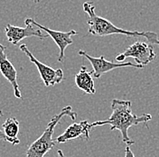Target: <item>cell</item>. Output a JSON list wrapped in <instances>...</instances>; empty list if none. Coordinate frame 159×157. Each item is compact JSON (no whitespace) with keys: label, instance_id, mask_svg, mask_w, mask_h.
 I'll use <instances>...</instances> for the list:
<instances>
[{"label":"cell","instance_id":"1","mask_svg":"<svg viewBox=\"0 0 159 157\" xmlns=\"http://www.w3.org/2000/svg\"><path fill=\"white\" fill-rule=\"evenodd\" d=\"M112 114L110 116L103 121H96L90 124V127L109 125L110 131L119 130L121 133L122 142L128 145H132L135 144L133 140L129 136V129L133 125H138L139 124H147L151 121L152 115L149 114H144L142 115H136L132 113L131 102L129 100H119L112 99L111 101Z\"/></svg>","mask_w":159,"mask_h":157},{"label":"cell","instance_id":"2","mask_svg":"<svg viewBox=\"0 0 159 157\" xmlns=\"http://www.w3.org/2000/svg\"><path fill=\"white\" fill-rule=\"evenodd\" d=\"M83 10L88 16L87 24L89 26L88 32L90 35L97 37H106L110 35H124L129 37H144L150 44L158 45V35L150 31H130L116 27L109 20L98 16L95 12V5L93 2H85L83 4Z\"/></svg>","mask_w":159,"mask_h":157},{"label":"cell","instance_id":"4","mask_svg":"<svg viewBox=\"0 0 159 157\" xmlns=\"http://www.w3.org/2000/svg\"><path fill=\"white\" fill-rule=\"evenodd\" d=\"M128 57L134 58L136 64L144 66L152 62L154 59H156L157 54L155 53L154 48L151 45L146 42L137 41L131 46H129L123 53L117 55L116 61L118 63H122Z\"/></svg>","mask_w":159,"mask_h":157},{"label":"cell","instance_id":"5","mask_svg":"<svg viewBox=\"0 0 159 157\" xmlns=\"http://www.w3.org/2000/svg\"><path fill=\"white\" fill-rule=\"evenodd\" d=\"M80 56L85 57L89 60L90 65L92 66V76L95 78H99L102 75L110 72L116 68H121V67H134L137 69H142L144 66L138 64H133L132 62H127V63H114L111 61L106 60L103 56L99 57H94L89 56V54L83 50H80L78 52Z\"/></svg>","mask_w":159,"mask_h":157},{"label":"cell","instance_id":"10","mask_svg":"<svg viewBox=\"0 0 159 157\" xmlns=\"http://www.w3.org/2000/svg\"><path fill=\"white\" fill-rule=\"evenodd\" d=\"M91 129L90 124H89L87 120H83L80 123H73L68 126L61 135L56 137L54 141L56 144H64L77 138H84L88 141L89 138V131Z\"/></svg>","mask_w":159,"mask_h":157},{"label":"cell","instance_id":"13","mask_svg":"<svg viewBox=\"0 0 159 157\" xmlns=\"http://www.w3.org/2000/svg\"><path fill=\"white\" fill-rule=\"evenodd\" d=\"M125 157H135V155L132 152V150L130 149L129 145H128L125 149Z\"/></svg>","mask_w":159,"mask_h":157},{"label":"cell","instance_id":"6","mask_svg":"<svg viewBox=\"0 0 159 157\" xmlns=\"http://www.w3.org/2000/svg\"><path fill=\"white\" fill-rule=\"evenodd\" d=\"M19 48L22 52H24L27 56V57L30 59V61L32 63H34V66L37 67L40 76H41V78L43 80L45 86H53L55 85L60 84L63 80L64 75H63V72L61 69H53L51 66H48L47 65L40 62L38 59H36L33 56V54L28 49L27 46L25 44L21 45Z\"/></svg>","mask_w":159,"mask_h":157},{"label":"cell","instance_id":"8","mask_svg":"<svg viewBox=\"0 0 159 157\" xmlns=\"http://www.w3.org/2000/svg\"><path fill=\"white\" fill-rule=\"evenodd\" d=\"M25 20H27L31 24L37 27L41 30H43L49 37H51L52 38V40L55 42V44L57 45V47H59L60 49L58 62L62 63L63 60H64V57H65V49L67 48L68 46L71 45L73 43L72 36L77 35V32L75 30H70L69 32H61V31L52 30L48 28V27H44V26H42L41 24L37 23L35 20H34L33 18H26Z\"/></svg>","mask_w":159,"mask_h":157},{"label":"cell","instance_id":"12","mask_svg":"<svg viewBox=\"0 0 159 157\" xmlns=\"http://www.w3.org/2000/svg\"><path fill=\"white\" fill-rule=\"evenodd\" d=\"M6 141L13 145H19L20 140L17 137L19 133V121L15 117H10L5 121L2 125Z\"/></svg>","mask_w":159,"mask_h":157},{"label":"cell","instance_id":"11","mask_svg":"<svg viewBox=\"0 0 159 157\" xmlns=\"http://www.w3.org/2000/svg\"><path fill=\"white\" fill-rule=\"evenodd\" d=\"M75 84L77 87L82 90L86 94H95L96 89L94 86V80L92 76V72L82 66L79 73L75 76Z\"/></svg>","mask_w":159,"mask_h":157},{"label":"cell","instance_id":"15","mask_svg":"<svg viewBox=\"0 0 159 157\" xmlns=\"http://www.w3.org/2000/svg\"><path fill=\"white\" fill-rule=\"evenodd\" d=\"M57 155H58V157H65L61 150H57Z\"/></svg>","mask_w":159,"mask_h":157},{"label":"cell","instance_id":"7","mask_svg":"<svg viewBox=\"0 0 159 157\" xmlns=\"http://www.w3.org/2000/svg\"><path fill=\"white\" fill-rule=\"evenodd\" d=\"M25 27H15L10 24H7L5 27V32L6 36L7 37L8 42L11 44L16 46L23 39L26 37H38L39 39H44L49 37V36L46 33H43L42 30L38 28L37 27L34 26L31 24L27 20H25Z\"/></svg>","mask_w":159,"mask_h":157},{"label":"cell","instance_id":"16","mask_svg":"<svg viewBox=\"0 0 159 157\" xmlns=\"http://www.w3.org/2000/svg\"><path fill=\"white\" fill-rule=\"evenodd\" d=\"M33 2H34V3H39L40 0H32Z\"/></svg>","mask_w":159,"mask_h":157},{"label":"cell","instance_id":"9","mask_svg":"<svg viewBox=\"0 0 159 157\" xmlns=\"http://www.w3.org/2000/svg\"><path fill=\"white\" fill-rule=\"evenodd\" d=\"M7 47L0 44V72L13 86L14 95L16 98H22V93L20 91L19 86L17 83V72L13 66V64L7 58Z\"/></svg>","mask_w":159,"mask_h":157},{"label":"cell","instance_id":"3","mask_svg":"<svg viewBox=\"0 0 159 157\" xmlns=\"http://www.w3.org/2000/svg\"><path fill=\"white\" fill-rule=\"evenodd\" d=\"M64 116H69L72 121H75L77 118V113L72 111L70 105L62 108L59 114L55 115L52 118L43 135L28 147L25 157H44L50 150L54 147L56 144L55 141L52 139L54 129L60 123L61 119Z\"/></svg>","mask_w":159,"mask_h":157},{"label":"cell","instance_id":"14","mask_svg":"<svg viewBox=\"0 0 159 157\" xmlns=\"http://www.w3.org/2000/svg\"><path fill=\"white\" fill-rule=\"evenodd\" d=\"M2 116H3V112L0 110V117H2ZM2 141H6V137H5V135H4L3 130L0 129V143H1Z\"/></svg>","mask_w":159,"mask_h":157}]
</instances>
